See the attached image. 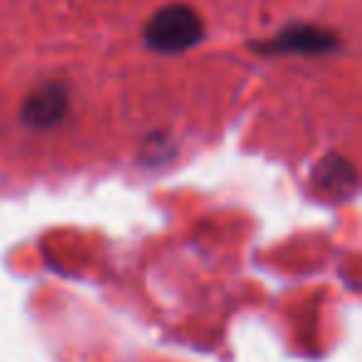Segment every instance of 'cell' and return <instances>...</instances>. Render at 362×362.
I'll list each match as a JSON object with an SVG mask.
<instances>
[{"mask_svg":"<svg viewBox=\"0 0 362 362\" xmlns=\"http://www.w3.org/2000/svg\"><path fill=\"white\" fill-rule=\"evenodd\" d=\"M204 37V21L194 8L176 3L156 11L144 25V42L156 52H184Z\"/></svg>","mask_w":362,"mask_h":362,"instance_id":"obj_1","label":"cell"},{"mask_svg":"<svg viewBox=\"0 0 362 362\" xmlns=\"http://www.w3.org/2000/svg\"><path fill=\"white\" fill-rule=\"evenodd\" d=\"M65 112H67V92L65 87L55 85V82L40 85L23 102V119H25V124L35 127V129H45V127L57 124Z\"/></svg>","mask_w":362,"mask_h":362,"instance_id":"obj_2","label":"cell"},{"mask_svg":"<svg viewBox=\"0 0 362 362\" xmlns=\"http://www.w3.org/2000/svg\"><path fill=\"white\" fill-rule=\"evenodd\" d=\"M315 187L322 194H330V197H347V194L355 189V171L347 164L345 159H337V156H327L317 164L315 169Z\"/></svg>","mask_w":362,"mask_h":362,"instance_id":"obj_3","label":"cell"},{"mask_svg":"<svg viewBox=\"0 0 362 362\" xmlns=\"http://www.w3.org/2000/svg\"><path fill=\"white\" fill-rule=\"evenodd\" d=\"M332 45V37H327L322 30H313V28H296V30L281 35L273 47L276 50H298V52H310V50H325Z\"/></svg>","mask_w":362,"mask_h":362,"instance_id":"obj_4","label":"cell"}]
</instances>
